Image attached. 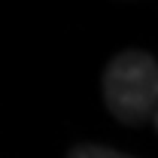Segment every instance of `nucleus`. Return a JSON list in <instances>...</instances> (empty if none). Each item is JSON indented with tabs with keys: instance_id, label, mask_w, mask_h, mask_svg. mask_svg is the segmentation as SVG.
<instances>
[{
	"instance_id": "3",
	"label": "nucleus",
	"mask_w": 158,
	"mask_h": 158,
	"mask_svg": "<svg viewBox=\"0 0 158 158\" xmlns=\"http://www.w3.org/2000/svg\"><path fill=\"white\" fill-rule=\"evenodd\" d=\"M155 128H158V110H155Z\"/></svg>"
},
{
	"instance_id": "2",
	"label": "nucleus",
	"mask_w": 158,
	"mask_h": 158,
	"mask_svg": "<svg viewBox=\"0 0 158 158\" xmlns=\"http://www.w3.org/2000/svg\"><path fill=\"white\" fill-rule=\"evenodd\" d=\"M67 158H131V155H122V152L106 149V146H76Z\"/></svg>"
},
{
	"instance_id": "1",
	"label": "nucleus",
	"mask_w": 158,
	"mask_h": 158,
	"mask_svg": "<svg viewBox=\"0 0 158 158\" xmlns=\"http://www.w3.org/2000/svg\"><path fill=\"white\" fill-rule=\"evenodd\" d=\"M103 100L122 125H143L158 110V61L149 52H118L103 70Z\"/></svg>"
}]
</instances>
